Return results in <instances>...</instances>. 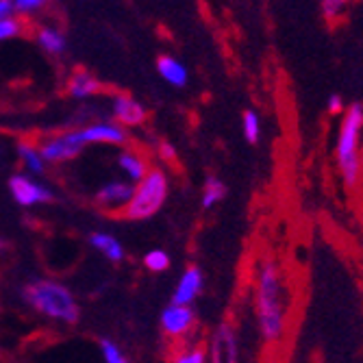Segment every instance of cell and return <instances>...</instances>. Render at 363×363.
<instances>
[{"mask_svg":"<svg viewBox=\"0 0 363 363\" xmlns=\"http://www.w3.org/2000/svg\"><path fill=\"white\" fill-rule=\"evenodd\" d=\"M255 315L263 342L277 344L285 335L287 320V291L277 263H261L255 283Z\"/></svg>","mask_w":363,"mask_h":363,"instance_id":"obj_1","label":"cell"},{"mask_svg":"<svg viewBox=\"0 0 363 363\" xmlns=\"http://www.w3.org/2000/svg\"><path fill=\"white\" fill-rule=\"evenodd\" d=\"M22 298L33 311L61 324H77L81 318V309L74 294L52 279L30 281L22 289Z\"/></svg>","mask_w":363,"mask_h":363,"instance_id":"obj_2","label":"cell"},{"mask_svg":"<svg viewBox=\"0 0 363 363\" xmlns=\"http://www.w3.org/2000/svg\"><path fill=\"white\" fill-rule=\"evenodd\" d=\"M168 177L159 168H150L138 183H133V196L120 211L126 220H148L166 205Z\"/></svg>","mask_w":363,"mask_h":363,"instance_id":"obj_3","label":"cell"},{"mask_svg":"<svg viewBox=\"0 0 363 363\" xmlns=\"http://www.w3.org/2000/svg\"><path fill=\"white\" fill-rule=\"evenodd\" d=\"M363 128V107L352 105L344 116L340 140H337V163L348 185L357 183L359 177V138Z\"/></svg>","mask_w":363,"mask_h":363,"instance_id":"obj_4","label":"cell"},{"mask_svg":"<svg viewBox=\"0 0 363 363\" xmlns=\"http://www.w3.org/2000/svg\"><path fill=\"white\" fill-rule=\"evenodd\" d=\"M40 152L44 157L46 163H68L74 161L83 150H85V142L81 138V130L72 128V130H61V133H55L46 140H42L40 144Z\"/></svg>","mask_w":363,"mask_h":363,"instance_id":"obj_5","label":"cell"},{"mask_svg":"<svg viewBox=\"0 0 363 363\" xmlns=\"http://www.w3.org/2000/svg\"><path fill=\"white\" fill-rule=\"evenodd\" d=\"M9 194L20 207H35L55 201V194L42 181H35L28 174H13L9 179Z\"/></svg>","mask_w":363,"mask_h":363,"instance_id":"obj_6","label":"cell"},{"mask_svg":"<svg viewBox=\"0 0 363 363\" xmlns=\"http://www.w3.org/2000/svg\"><path fill=\"white\" fill-rule=\"evenodd\" d=\"M161 331L168 340H181L196 326V313L191 305H179L172 303L161 311Z\"/></svg>","mask_w":363,"mask_h":363,"instance_id":"obj_7","label":"cell"},{"mask_svg":"<svg viewBox=\"0 0 363 363\" xmlns=\"http://www.w3.org/2000/svg\"><path fill=\"white\" fill-rule=\"evenodd\" d=\"M81 130L83 142L89 144H107V146H124L128 142L126 126L118 124L116 120H101V122H91Z\"/></svg>","mask_w":363,"mask_h":363,"instance_id":"obj_8","label":"cell"},{"mask_svg":"<svg viewBox=\"0 0 363 363\" xmlns=\"http://www.w3.org/2000/svg\"><path fill=\"white\" fill-rule=\"evenodd\" d=\"M211 361L216 363H235L240 359V342L233 324L222 322L211 335Z\"/></svg>","mask_w":363,"mask_h":363,"instance_id":"obj_9","label":"cell"},{"mask_svg":"<svg viewBox=\"0 0 363 363\" xmlns=\"http://www.w3.org/2000/svg\"><path fill=\"white\" fill-rule=\"evenodd\" d=\"M111 116L118 124L133 128V126H142L148 120V109L140 101H135L133 96L118 94L111 101Z\"/></svg>","mask_w":363,"mask_h":363,"instance_id":"obj_10","label":"cell"},{"mask_svg":"<svg viewBox=\"0 0 363 363\" xmlns=\"http://www.w3.org/2000/svg\"><path fill=\"white\" fill-rule=\"evenodd\" d=\"M133 196V183L130 181H109L96 191L94 201L105 211H122Z\"/></svg>","mask_w":363,"mask_h":363,"instance_id":"obj_11","label":"cell"},{"mask_svg":"<svg viewBox=\"0 0 363 363\" xmlns=\"http://www.w3.org/2000/svg\"><path fill=\"white\" fill-rule=\"evenodd\" d=\"M203 285H205V279H203V272L198 266H187L172 291V303H179V305H191L198 296L203 291Z\"/></svg>","mask_w":363,"mask_h":363,"instance_id":"obj_12","label":"cell"},{"mask_svg":"<svg viewBox=\"0 0 363 363\" xmlns=\"http://www.w3.org/2000/svg\"><path fill=\"white\" fill-rule=\"evenodd\" d=\"M118 168H120V172L130 183H138L150 170V163H148V159L140 150H135V148H122L120 155H118Z\"/></svg>","mask_w":363,"mask_h":363,"instance_id":"obj_13","label":"cell"},{"mask_svg":"<svg viewBox=\"0 0 363 363\" xmlns=\"http://www.w3.org/2000/svg\"><path fill=\"white\" fill-rule=\"evenodd\" d=\"M157 72L168 85L179 87V89L189 83V72L185 68V63L172 55H159L157 57Z\"/></svg>","mask_w":363,"mask_h":363,"instance_id":"obj_14","label":"cell"},{"mask_svg":"<svg viewBox=\"0 0 363 363\" xmlns=\"http://www.w3.org/2000/svg\"><path fill=\"white\" fill-rule=\"evenodd\" d=\"M65 91H68L70 98L74 101H87V98L96 96L103 91V83L98 81L94 74L85 72V70H77L70 79L68 85H65Z\"/></svg>","mask_w":363,"mask_h":363,"instance_id":"obj_15","label":"cell"},{"mask_svg":"<svg viewBox=\"0 0 363 363\" xmlns=\"http://www.w3.org/2000/svg\"><path fill=\"white\" fill-rule=\"evenodd\" d=\"M87 242H89V246L94 250L101 252L107 261H111V263H122L124 261V255H126L124 246L120 244L118 238L105 233V230H94V233H89Z\"/></svg>","mask_w":363,"mask_h":363,"instance_id":"obj_16","label":"cell"},{"mask_svg":"<svg viewBox=\"0 0 363 363\" xmlns=\"http://www.w3.org/2000/svg\"><path fill=\"white\" fill-rule=\"evenodd\" d=\"M35 40H38L40 48L52 57H61L65 50H68V40H65V35L57 26H48V24L40 26Z\"/></svg>","mask_w":363,"mask_h":363,"instance_id":"obj_17","label":"cell"},{"mask_svg":"<svg viewBox=\"0 0 363 363\" xmlns=\"http://www.w3.org/2000/svg\"><path fill=\"white\" fill-rule=\"evenodd\" d=\"M18 157H20V161H22L24 170L30 172L33 177H42V174H46V166H48V163L44 161V157H42L38 144L20 142V144H18Z\"/></svg>","mask_w":363,"mask_h":363,"instance_id":"obj_18","label":"cell"},{"mask_svg":"<svg viewBox=\"0 0 363 363\" xmlns=\"http://www.w3.org/2000/svg\"><path fill=\"white\" fill-rule=\"evenodd\" d=\"M224 198H226V185L218 177H209L205 181V187H203V194H201V207L209 211L218 203H222Z\"/></svg>","mask_w":363,"mask_h":363,"instance_id":"obj_19","label":"cell"},{"mask_svg":"<svg viewBox=\"0 0 363 363\" xmlns=\"http://www.w3.org/2000/svg\"><path fill=\"white\" fill-rule=\"evenodd\" d=\"M242 130L248 144H257L261 140V118L257 116V111H244L242 116Z\"/></svg>","mask_w":363,"mask_h":363,"instance_id":"obj_20","label":"cell"},{"mask_svg":"<svg viewBox=\"0 0 363 363\" xmlns=\"http://www.w3.org/2000/svg\"><path fill=\"white\" fill-rule=\"evenodd\" d=\"M144 268L159 274V272H166L170 268V255L166 250H150L144 255Z\"/></svg>","mask_w":363,"mask_h":363,"instance_id":"obj_21","label":"cell"},{"mask_svg":"<svg viewBox=\"0 0 363 363\" xmlns=\"http://www.w3.org/2000/svg\"><path fill=\"white\" fill-rule=\"evenodd\" d=\"M98 346H101V357H103L105 363H126L128 361L126 354H124V350L113 340L103 337L101 342H98Z\"/></svg>","mask_w":363,"mask_h":363,"instance_id":"obj_22","label":"cell"},{"mask_svg":"<svg viewBox=\"0 0 363 363\" xmlns=\"http://www.w3.org/2000/svg\"><path fill=\"white\" fill-rule=\"evenodd\" d=\"M22 30H24V24H22L20 16H11V18L0 20V44L18 38Z\"/></svg>","mask_w":363,"mask_h":363,"instance_id":"obj_23","label":"cell"},{"mask_svg":"<svg viewBox=\"0 0 363 363\" xmlns=\"http://www.w3.org/2000/svg\"><path fill=\"white\" fill-rule=\"evenodd\" d=\"M16 16H35L48 7L50 0H11Z\"/></svg>","mask_w":363,"mask_h":363,"instance_id":"obj_24","label":"cell"},{"mask_svg":"<svg viewBox=\"0 0 363 363\" xmlns=\"http://www.w3.org/2000/svg\"><path fill=\"white\" fill-rule=\"evenodd\" d=\"M174 361L177 363H205L209 361V354L201 346H189L185 350H179V354H174Z\"/></svg>","mask_w":363,"mask_h":363,"instance_id":"obj_25","label":"cell"},{"mask_svg":"<svg viewBox=\"0 0 363 363\" xmlns=\"http://www.w3.org/2000/svg\"><path fill=\"white\" fill-rule=\"evenodd\" d=\"M348 3V0H322V13L326 20H337V16L342 13L344 5Z\"/></svg>","mask_w":363,"mask_h":363,"instance_id":"obj_26","label":"cell"},{"mask_svg":"<svg viewBox=\"0 0 363 363\" xmlns=\"http://www.w3.org/2000/svg\"><path fill=\"white\" fill-rule=\"evenodd\" d=\"M159 159L161 161H166V163H172V161H177V148H174V144H170V142H159Z\"/></svg>","mask_w":363,"mask_h":363,"instance_id":"obj_27","label":"cell"},{"mask_svg":"<svg viewBox=\"0 0 363 363\" xmlns=\"http://www.w3.org/2000/svg\"><path fill=\"white\" fill-rule=\"evenodd\" d=\"M11 16H16L13 3H11V0H0V20L11 18Z\"/></svg>","mask_w":363,"mask_h":363,"instance_id":"obj_28","label":"cell"},{"mask_svg":"<svg viewBox=\"0 0 363 363\" xmlns=\"http://www.w3.org/2000/svg\"><path fill=\"white\" fill-rule=\"evenodd\" d=\"M344 109V101H342V96L333 94L331 98H328V111L331 113H340Z\"/></svg>","mask_w":363,"mask_h":363,"instance_id":"obj_29","label":"cell"}]
</instances>
